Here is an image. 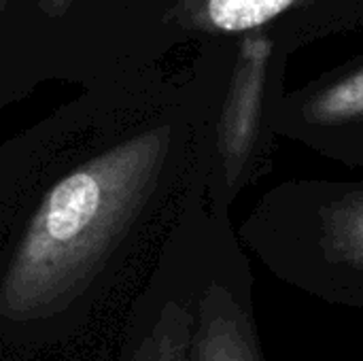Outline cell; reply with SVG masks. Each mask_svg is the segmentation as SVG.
<instances>
[{
    "label": "cell",
    "mask_w": 363,
    "mask_h": 361,
    "mask_svg": "<svg viewBox=\"0 0 363 361\" xmlns=\"http://www.w3.org/2000/svg\"><path fill=\"white\" fill-rule=\"evenodd\" d=\"M217 115L62 128L0 147V361H117L187 219L217 194L232 202Z\"/></svg>",
    "instance_id": "obj_1"
},
{
    "label": "cell",
    "mask_w": 363,
    "mask_h": 361,
    "mask_svg": "<svg viewBox=\"0 0 363 361\" xmlns=\"http://www.w3.org/2000/svg\"><path fill=\"white\" fill-rule=\"evenodd\" d=\"M238 238L285 285L363 311V183H279L245 217Z\"/></svg>",
    "instance_id": "obj_2"
},
{
    "label": "cell",
    "mask_w": 363,
    "mask_h": 361,
    "mask_svg": "<svg viewBox=\"0 0 363 361\" xmlns=\"http://www.w3.org/2000/svg\"><path fill=\"white\" fill-rule=\"evenodd\" d=\"M266 126L332 162L363 168V55L281 91Z\"/></svg>",
    "instance_id": "obj_3"
},
{
    "label": "cell",
    "mask_w": 363,
    "mask_h": 361,
    "mask_svg": "<svg viewBox=\"0 0 363 361\" xmlns=\"http://www.w3.org/2000/svg\"><path fill=\"white\" fill-rule=\"evenodd\" d=\"M38 4H40V9H43L47 15L57 17V15H62L64 11H68V6L72 4V0H38Z\"/></svg>",
    "instance_id": "obj_4"
}]
</instances>
